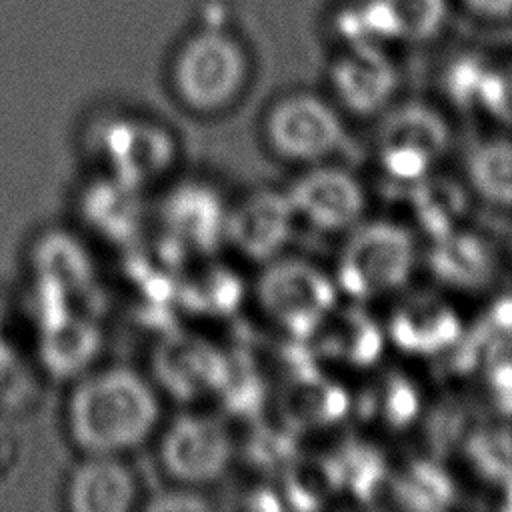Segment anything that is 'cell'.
Listing matches in <instances>:
<instances>
[{"instance_id": "3", "label": "cell", "mask_w": 512, "mask_h": 512, "mask_svg": "<svg viewBox=\"0 0 512 512\" xmlns=\"http://www.w3.org/2000/svg\"><path fill=\"white\" fill-rule=\"evenodd\" d=\"M90 158L100 174L146 192L162 182L178 162L174 132L144 114L108 112L90 124Z\"/></svg>"}, {"instance_id": "4", "label": "cell", "mask_w": 512, "mask_h": 512, "mask_svg": "<svg viewBox=\"0 0 512 512\" xmlns=\"http://www.w3.org/2000/svg\"><path fill=\"white\" fill-rule=\"evenodd\" d=\"M346 234L332 274L340 294L370 304L406 288L416 268V242L406 226L362 220Z\"/></svg>"}, {"instance_id": "15", "label": "cell", "mask_w": 512, "mask_h": 512, "mask_svg": "<svg viewBox=\"0 0 512 512\" xmlns=\"http://www.w3.org/2000/svg\"><path fill=\"white\" fill-rule=\"evenodd\" d=\"M98 322L82 306L44 304L38 352L42 366L56 378H80L94 368L102 350Z\"/></svg>"}, {"instance_id": "17", "label": "cell", "mask_w": 512, "mask_h": 512, "mask_svg": "<svg viewBox=\"0 0 512 512\" xmlns=\"http://www.w3.org/2000/svg\"><path fill=\"white\" fill-rule=\"evenodd\" d=\"M78 212L96 238L122 246L142 234L146 222L144 192L100 174L82 190Z\"/></svg>"}, {"instance_id": "10", "label": "cell", "mask_w": 512, "mask_h": 512, "mask_svg": "<svg viewBox=\"0 0 512 512\" xmlns=\"http://www.w3.org/2000/svg\"><path fill=\"white\" fill-rule=\"evenodd\" d=\"M230 360L214 340L170 330L156 342L150 378L162 396L198 404L220 394L230 372Z\"/></svg>"}, {"instance_id": "20", "label": "cell", "mask_w": 512, "mask_h": 512, "mask_svg": "<svg viewBox=\"0 0 512 512\" xmlns=\"http://www.w3.org/2000/svg\"><path fill=\"white\" fill-rule=\"evenodd\" d=\"M458 322L454 312L436 298H414L404 302L392 318L394 340L416 352L428 354L446 348L456 338Z\"/></svg>"}, {"instance_id": "25", "label": "cell", "mask_w": 512, "mask_h": 512, "mask_svg": "<svg viewBox=\"0 0 512 512\" xmlns=\"http://www.w3.org/2000/svg\"><path fill=\"white\" fill-rule=\"evenodd\" d=\"M390 4L400 42L432 40L444 30L450 16L448 0H390Z\"/></svg>"}, {"instance_id": "12", "label": "cell", "mask_w": 512, "mask_h": 512, "mask_svg": "<svg viewBox=\"0 0 512 512\" xmlns=\"http://www.w3.org/2000/svg\"><path fill=\"white\" fill-rule=\"evenodd\" d=\"M298 224L286 190L258 188L230 204L226 244L238 256L266 264L284 254Z\"/></svg>"}, {"instance_id": "18", "label": "cell", "mask_w": 512, "mask_h": 512, "mask_svg": "<svg viewBox=\"0 0 512 512\" xmlns=\"http://www.w3.org/2000/svg\"><path fill=\"white\" fill-rule=\"evenodd\" d=\"M360 302H352L348 308L338 304L328 318L318 326L310 338L322 340V350L336 362L350 368H362L374 362L382 348V328L370 318Z\"/></svg>"}, {"instance_id": "27", "label": "cell", "mask_w": 512, "mask_h": 512, "mask_svg": "<svg viewBox=\"0 0 512 512\" xmlns=\"http://www.w3.org/2000/svg\"><path fill=\"white\" fill-rule=\"evenodd\" d=\"M482 108L512 126V60L504 66H492Z\"/></svg>"}, {"instance_id": "14", "label": "cell", "mask_w": 512, "mask_h": 512, "mask_svg": "<svg viewBox=\"0 0 512 512\" xmlns=\"http://www.w3.org/2000/svg\"><path fill=\"white\" fill-rule=\"evenodd\" d=\"M332 102L352 116H372L386 110L398 90V68L386 48H344L330 64Z\"/></svg>"}, {"instance_id": "23", "label": "cell", "mask_w": 512, "mask_h": 512, "mask_svg": "<svg viewBox=\"0 0 512 512\" xmlns=\"http://www.w3.org/2000/svg\"><path fill=\"white\" fill-rule=\"evenodd\" d=\"M410 188L416 220L432 240L458 228L466 214V192L462 186L440 180L432 172Z\"/></svg>"}, {"instance_id": "30", "label": "cell", "mask_w": 512, "mask_h": 512, "mask_svg": "<svg viewBox=\"0 0 512 512\" xmlns=\"http://www.w3.org/2000/svg\"><path fill=\"white\" fill-rule=\"evenodd\" d=\"M508 252H510V260H512V230L508 234Z\"/></svg>"}, {"instance_id": "26", "label": "cell", "mask_w": 512, "mask_h": 512, "mask_svg": "<svg viewBox=\"0 0 512 512\" xmlns=\"http://www.w3.org/2000/svg\"><path fill=\"white\" fill-rule=\"evenodd\" d=\"M492 66L488 60L472 54L454 60L444 74L448 98L462 108H482Z\"/></svg>"}, {"instance_id": "22", "label": "cell", "mask_w": 512, "mask_h": 512, "mask_svg": "<svg viewBox=\"0 0 512 512\" xmlns=\"http://www.w3.org/2000/svg\"><path fill=\"white\" fill-rule=\"evenodd\" d=\"M332 30L344 48H386L398 40V24L390 0H346L332 14Z\"/></svg>"}, {"instance_id": "8", "label": "cell", "mask_w": 512, "mask_h": 512, "mask_svg": "<svg viewBox=\"0 0 512 512\" xmlns=\"http://www.w3.org/2000/svg\"><path fill=\"white\" fill-rule=\"evenodd\" d=\"M448 146L450 128L444 116L428 104L406 102L380 120L376 158L388 178L412 186L434 172Z\"/></svg>"}, {"instance_id": "1", "label": "cell", "mask_w": 512, "mask_h": 512, "mask_svg": "<svg viewBox=\"0 0 512 512\" xmlns=\"http://www.w3.org/2000/svg\"><path fill=\"white\" fill-rule=\"evenodd\" d=\"M162 410V394L148 374L100 366L74 380L64 426L82 456H126L158 434Z\"/></svg>"}, {"instance_id": "16", "label": "cell", "mask_w": 512, "mask_h": 512, "mask_svg": "<svg viewBox=\"0 0 512 512\" xmlns=\"http://www.w3.org/2000/svg\"><path fill=\"white\" fill-rule=\"evenodd\" d=\"M140 482L124 456H84L64 486L74 512H128L140 506Z\"/></svg>"}, {"instance_id": "28", "label": "cell", "mask_w": 512, "mask_h": 512, "mask_svg": "<svg viewBox=\"0 0 512 512\" xmlns=\"http://www.w3.org/2000/svg\"><path fill=\"white\" fill-rule=\"evenodd\" d=\"M142 508L146 510H208L210 504L200 496L198 488L178 486L174 484L172 490L162 492L150 498Z\"/></svg>"}, {"instance_id": "9", "label": "cell", "mask_w": 512, "mask_h": 512, "mask_svg": "<svg viewBox=\"0 0 512 512\" xmlns=\"http://www.w3.org/2000/svg\"><path fill=\"white\" fill-rule=\"evenodd\" d=\"M230 204L204 180L174 184L158 204V226L166 250L176 258H210L226 244Z\"/></svg>"}, {"instance_id": "11", "label": "cell", "mask_w": 512, "mask_h": 512, "mask_svg": "<svg viewBox=\"0 0 512 512\" xmlns=\"http://www.w3.org/2000/svg\"><path fill=\"white\" fill-rule=\"evenodd\" d=\"M298 224L322 234H346L364 220L366 190L346 168L320 162L306 170L286 190Z\"/></svg>"}, {"instance_id": "29", "label": "cell", "mask_w": 512, "mask_h": 512, "mask_svg": "<svg viewBox=\"0 0 512 512\" xmlns=\"http://www.w3.org/2000/svg\"><path fill=\"white\" fill-rule=\"evenodd\" d=\"M468 10L482 18H508L512 16V0H462Z\"/></svg>"}, {"instance_id": "19", "label": "cell", "mask_w": 512, "mask_h": 512, "mask_svg": "<svg viewBox=\"0 0 512 512\" xmlns=\"http://www.w3.org/2000/svg\"><path fill=\"white\" fill-rule=\"evenodd\" d=\"M432 242L430 264L442 284L458 290H474L494 274V254L478 234L456 228Z\"/></svg>"}, {"instance_id": "7", "label": "cell", "mask_w": 512, "mask_h": 512, "mask_svg": "<svg viewBox=\"0 0 512 512\" xmlns=\"http://www.w3.org/2000/svg\"><path fill=\"white\" fill-rule=\"evenodd\" d=\"M158 460L178 486L202 488L218 482L236 462L238 446L228 422L190 410L158 430Z\"/></svg>"}, {"instance_id": "6", "label": "cell", "mask_w": 512, "mask_h": 512, "mask_svg": "<svg viewBox=\"0 0 512 512\" xmlns=\"http://www.w3.org/2000/svg\"><path fill=\"white\" fill-rule=\"evenodd\" d=\"M262 134L274 156L300 166L328 162L346 144L340 108L308 90L276 98L264 114Z\"/></svg>"}, {"instance_id": "13", "label": "cell", "mask_w": 512, "mask_h": 512, "mask_svg": "<svg viewBox=\"0 0 512 512\" xmlns=\"http://www.w3.org/2000/svg\"><path fill=\"white\" fill-rule=\"evenodd\" d=\"M30 272L38 304L82 306L96 284L88 246L66 230H48L32 244Z\"/></svg>"}, {"instance_id": "5", "label": "cell", "mask_w": 512, "mask_h": 512, "mask_svg": "<svg viewBox=\"0 0 512 512\" xmlns=\"http://www.w3.org/2000/svg\"><path fill=\"white\" fill-rule=\"evenodd\" d=\"M254 294L264 316L298 340L318 330L340 296L332 274L308 260L284 254L264 264Z\"/></svg>"}, {"instance_id": "2", "label": "cell", "mask_w": 512, "mask_h": 512, "mask_svg": "<svg viewBox=\"0 0 512 512\" xmlns=\"http://www.w3.org/2000/svg\"><path fill=\"white\" fill-rule=\"evenodd\" d=\"M254 60L242 34L212 4L172 48L168 84L188 112L216 116L234 108L252 82Z\"/></svg>"}, {"instance_id": "24", "label": "cell", "mask_w": 512, "mask_h": 512, "mask_svg": "<svg viewBox=\"0 0 512 512\" xmlns=\"http://www.w3.org/2000/svg\"><path fill=\"white\" fill-rule=\"evenodd\" d=\"M242 298L236 274L220 266H204L176 282V302L198 314H220L232 310Z\"/></svg>"}, {"instance_id": "21", "label": "cell", "mask_w": 512, "mask_h": 512, "mask_svg": "<svg viewBox=\"0 0 512 512\" xmlns=\"http://www.w3.org/2000/svg\"><path fill=\"white\" fill-rule=\"evenodd\" d=\"M466 182L486 204L512 210V138L478 142L466 158Z\"/></svg>"}]
</instances>
